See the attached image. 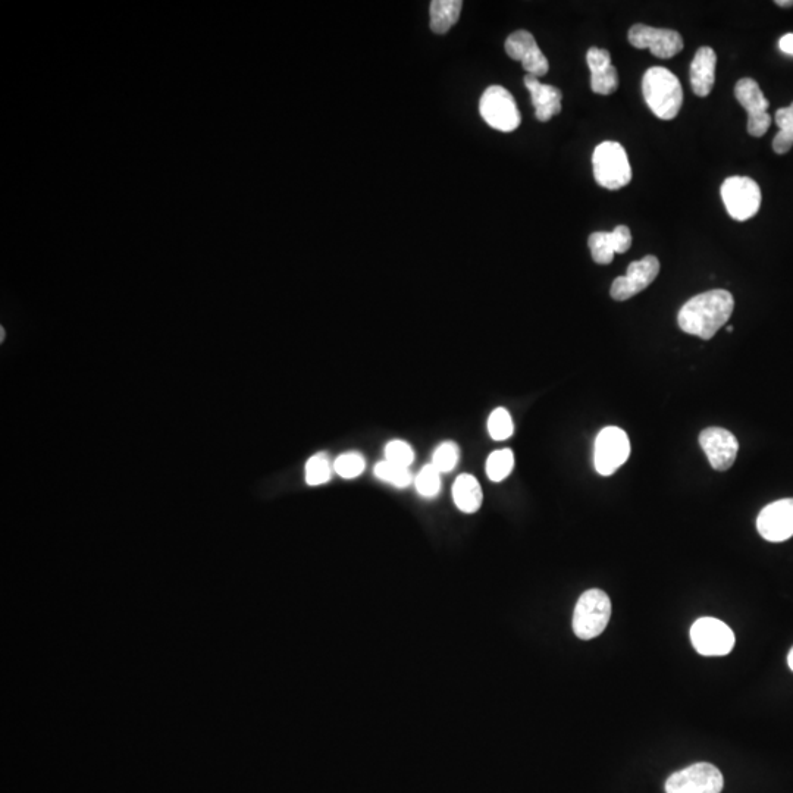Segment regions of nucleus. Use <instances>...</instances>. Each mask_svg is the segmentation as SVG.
<instances>
[{
	"mask_svg": "<svg viewBox=\"0 0 793 793\" xmlns=\"http://www.w3.org/2000/svg\"><path fill=\"white\" fill-rule=\"evenodd\" d=\"M735 309V300L727 290L698 294L683 304L677 315L679 328L689 335L711 340L727 324Z\"/></svg>",
	"mask_w": 793,
	"mask_h": 793,
	"instance_id": "nucleus-1",
	"label": "nucleus"
},
{
	"mask_svg": "<svg viewBox=\"0 0 793 793\" xmlns=\"http://www.w3.org/2000/svg\"><path fill=\"white\" fill-rule=\"evenodd\" d=\"M642 93L651 112L663 121L675 119L682 108V84L667 68L654 67L645 72Z\"/></svg>",
	"mask_w": 793,
	"mask_h": 793,
	"instance_id": "nucleus-2",
	"label": "nucleus"
},
{
	"mask_svg": "<svg viewBox=\"0 0 793 793\" xmlns=\"http://www.w3.org/2000/svg\"><path fill=\"white\" fill-rule=\"evenodd\" d=\"M595 181L607 190H620L632 180V168L625 147L616 141L598 144L592 156Z\"/></svg>",
	"mask_w": 793,
	"mask_h": 793,
	"instance_id": "nucleus-3",
	"label": "nucleus"
},
{
	"mask_svg": "<svg viewBox=\"0 0 793 793\" xmlns=\"http://www.w3.org/2000/svg\"><path fill=\"white\" fill-rule=\"evenodd\" d=\"M611 617V601L601 589H589L579 598L573 613V632L589 641L606 630Z\"/></svg>",
	"mask_w": 793,
	"mask_h": 793,
	"instance_id": "nucleus-4",
	"label": "nucleus"
},
{
	"mask_svg": "<svg viewBox=\"0 0 793 793\" xmlns=\"http://www.w3.org/2000/svg\"><path fill=\"white\" fill-rule=\"evenodd\" d=\"M479 112L491 128L501 133H512L522 122L512 93L501 86H491L485 90L479 102Z\"/></svg>",
	"mask_w": 793,
	"mask_h": 793,
	"instance_id": "nucleus-5",
	"label": "nucleus"
},
{
	"mask_svg": "<svg viewBox=\"0 0 793 793\" xmlns=\"http://www.w3.org/2000/svg\"><path fill=\"white\" fill-rule=\"evenodd\" d=\"M722 199L735 221H748L760 210L761 188L752 178L730 177L724 180Z\"/></svg>",
	"mask_w": 793,
	"mask_h": 793,
	"instance_id": "nucleus-6",
	"label": "nucleus"
},
{
	"mask_svg": "<svg viewBox=\"0 0 793 793\" xmlns=\"http://www.w3.org/2000/svg\"><path fill=\"white\" fill-rule=\"evenodd\" d=\"M691 641L701 655L722 657L735 647V633L722 620L702 617L692 625Z\"/></svg>",
	"mask_w": 793,
	"mask_h": 793,
	"instance_id": "nucleus-7",
	"label": "nucleus"
},
{
	"mask_svg": "<svg viewBox=\"0 0 793 793\" xmlns=\"http://www.w3.org/2000/svg\"><path fill=\"white\" fill-rule=\"evenodd\" d=\"M723 785L722 771L713 764L698 763L672 774L666 782V792L720 793Z\"/></svg>",
	"mask_w": 793,
	"mask_h": 793,
	"instance_id": "nucleus-8",
	"label": "nucleus"
},
{
	"mask_svg": "<svg viewBox=\"0 0 793 793\" xmlns=\"http://www.w3.org/2000/svg\"><path fill=\"white\" fill-rule=\"evenodd\" d=\"M630 456L628 434L617 426H607L595 440L594 463L600 475L610 476L625 465Z\"/></svg>",
	"mask_w": 793,
	"mask_h": 793,
	"instance_id": "nucleus-9",
	"label": "nucleus"
},
{
	"mask_svg": "<svg viewBox=\"0 0 793 793\" xmlns=\"http://www.w3.org/2000/svg\"><path fill=\"white\" fill-rule=\"evenodd\" d=\"M735 96L744 106L748 114V133L754 137H763L769 131L771 117L769 115V100L764 96L763 90L757 81L752 78H742L736 83Z\"/></svg>",
	"mask_w": 793,
	"mask_h": 793,
	"instance_id": "nucleus-10",
	"label": "nucleus"
},
{
	"mask_svg": "<svg viewBox=\"0 0 793 793\" xmlns=\"http://www.w3.org/2000/svg\"><path fill=\"white\" fill-rule=\"evenodd\" d=\"M629 43L636 49H650L660 59H670L683 50V39L675 30L635 24L629 30Z\"/></svg>",
	"mask_w": 793,
	"mask_h": 793,
	"instance_id": "nucleus-11",
	"label": "nucleus"
},
{
	"mask_svg": "<svg viewBox=\"0 0 793 793\" xmlns=\"http://www.w3.org/2000/svg\"><path fill=\"white\" fill-rule=\"evenodd\" d=\"M660 274V260L655 256H645L629 265L625 277H619L611 285V297L616 302H625L630 297L650 287Z\"/></svg>",
	"mask_w": 793,
	"mask_h": 793,
	"instance_id": "nucleus-12",
	"label": "nucleus"
},
{
	"mask_svg": "<svg viewBox=\"0 0 793 793\" xmlns=\"http://www.w3.org/2000/svg\"><path fill=\"white\" fill-rule=\"evenodd\" d=\"M757 529L770 542L788 541L793 537V498L774 501L758 514Z\"/></svg>",
	"mask_w": 793,
	"mask_h": 793,
	"instance_id": "nucleus-13",
	"label": "nucleus"
},
{
	"mask_svg": "<svg viewBox=\"0 0 793 793\" xmlns=\"http://www.w3.org/2000/svg\"><path fill=\"white\" fill-rule=\"evenodd\" d=\"M506 52L514 61L522 62L523 70L528 75L542 77L550 70L548 59L545 58L542 50L539 49L537 40L529 31L519 30L510 34L506 40Z\"/></svg>",
	"mask_w": 793,
	"mask_h": 793,
	"instance_id": "nucleus-14",
	"label": "nucleus"
},
{
	"mask_svg": "<svg viewBox=\"0 0 793 793\" xmlns=\"http://www.w3.org/2000/svg\"><path fill=\"white\" fill-rule=\"evenodd\" d=\"M700 444L714 470H729L738 456L739 443L732 432L723 428H708L701 432Z\"/></svg>",
	"mask_w": 793,
	"mask_h": 793,
	"instance_id": "nucleus-15",
	"label": "nucleus"
},
{
	"mask_svg": "<svg viewBox=\"0 0 793 793\" xmlns=\"http://www.w3.org/2000/svg\"><path fill=\"white\" fill-rule=\"evenodd\" d=\"M588 246L595 263L610 265L616 253L628 252L632 246V234L626 225H619L611 233L598 231L589 235Z\"/></svg>",
	"mask_w": 793,
	"mask_h": 793,
	"instance_id": "nucleus-16",
	"label": "nucleus"
},
{
	"mask_svg": "<svg viewBox=\"0 0 793 793\" xmlns=\"http://www.w3.org/2000/svg\"><path fill=\"white\" fill-rule=\"evenodd\" d=\"M586 62L591 70L592 92L608 96L619 89V74L611 65V55L608 50L591 47L586 53Z\"/></svg>",
	"mask_w": 793,
	"mask_h": 793,
	"instance_id": "nucleus-17",
	"label": "nucleus"
},
{
	"mask_svg": "<svg viewBox=\"0 0 793 793\" xmlns=\"http://www.w3.org/2000/svg\"><path fill=\"white\" fill-rule=\"evenodd\" d=\"M523 83L531 93L532 105H534L535 117L538 121L547 122L560 114L563 94L557 87L542 84L539 78L534 75H526Z\"/></svg>",
	"mask_w": 793,
	"mask_h": 793,
	"instance_id": "nucleus-18",
	"label": "nucleus"
},
{
	"mask_svg": "<svg viewBox=\"0 0 793 793\" xmlns=\"http://www.w3.org/2000/svg\"><path fill=\"white\" fill-rule=\"evenodd\" d=\"M717 55L711 47H700L691 64V86L694 93L707 97L716 83Z\"/></svg>",
	"mask_w": 793,
	"mask_h": 793,
	"instance_id": "nucleus-19",
	"label": "nucleus"
},
{
	"mask_svg": "<svg viewBox=\"0 0 793 793\" xmlns=\"http://www.w3.org/2000/svg\"><path fill=\"white\" fill-rule=\"evenodd\" d=\"M453 498L460 512L476 513L484 500L481 484L472 475H460L453 485Z\"/></svg>",
	"mask_w": 793,
	"mask_h": 793,
	"instance_id": "nucleus-20",
	"label": "nucleus"
},
{
	"mask_svg": "<svg viewBox=\"0 0 793 793\" xmlns=\"http://www.w3.org/2000/svg\"><path fill=\"white\" fill-rule=\"evenodd\" d=\"M463 2L460 0H434L429 6L431 14V30L437 34H445L457 24L462 12Z\"/></svg>",
	"mask_w": 793,
	"mask_h": 793,
	"instance_id": "nucleus-21",
	"label": "nucleus"
},
{
	"mask_svg": "<svg viewBox=\"0 0 793 793\" xmlns=\"http://www.w3.org/2000/svg\"><path fill=\"white\" fill-rule=\"evenodd\" d=\"M774 119L779 133L774 137L773 150L777 155H785L793 147V103L789 108L779 109Z\"/></svg>",
	"mask_w": 793,
	"mask_h": 793,
	"instance_id": "nucleus-22",
	"label": "nucleus"
},
{
	"mask_svg": "<svg viewBox=\"0 0 793 793\" xmlns=\"http://www.w3.org/2000/svg\"><path fill=\"white\" fill-rule=\"evenodd\" d=\"M513 469L514 454L510 448L494 451L488 457L487 466H485L488 478L494 482L504 481L513 472Z\"/></svg>",
	"mask_w": 793,
	"mask_h": 793,
	"instance_id": "nucleus-23",
	"label": "nucleus"
},
{
	"mask_svg": "<svg viewBox=\"0 0 793 793\" xmlns=\"http://www.w3.org/2000/svg\"><path fill=\"white\" fill-rule=\"evenodd\" d=\"M374 472L376 478L397 488L409 487L413 481L409 467L397 466L394 463L387 462V460L376 463Z\"/></svg>",
	"mask_w": 793,
	"mask_h": 793,
	"instance_id": "nucleus-24",
	"label": "nucleus"
},
{
	"mask_svg": "<svg viewBox=\"0 0 793 793\" xmlns=\"http://www.w3.org/2000/svg\"><path fill=\"white\" fill-rule=\"evenodd\" d=\"M488 432L494 441H506L512 437L514 432V423L512 415L509 410L504 407H498L491 413L488 418Z\"/></svg>",
	"mask_w": 793,
	"mask_h": 793,
	"instance_id": "nucleus-25",
	"label": "nucleus"
},
{
	"mask_svg": "<svg viewBox=\"0 0 793 793\" xmlns=\"http://www.w3.org/2000/svg\"><path fill=\"white\" fill-rule=\"evenodd\" d=\"M331 463L325 454H316L306 463V482L312 487L325 484L331 479Z\"/></svg>",
	"mask_w": 793,
	"mask_h": 793,
	"instance_id": "nucleus-26",
	"label": "nucleus"
},
{
	"mask_svg": "<svg viewBox=\"0 0 793 793\" xmlns=\"http://www.w3.org/2000/svg\"><path fill=\"white\" fill-rule=\"evenodd\" d=\"M416 490L425 498H434L441 491V473L432 465L423 466L416 476Z\"/></svg>",
	"mask_w": 793,
	"mask_h": 793,
	"instance_id": "nucleus-27",
	"label": "nucleus"
},
{
	"mask_svg": "<svg viewBox=\"0 0 793 793\" xmlns=\"http://www.w3.org/2000/svg\"><path fill=\"white\" fill-rule=\"evenodd\" d=\"M460 451L454 443H443L435 448L434 456H432L431 465L435 467L440 473H448L457 466L459 462Z\"/></svg>",
	"mask_w": 793,
	"mask_h": 793,
	"instance_id": "nucleus-28",
	"label": "nucleus"
},
{
	"mask_svg": "<svg viewBox=\"0 0 793 793\" xmlns=\"http://www.w3.org/2000/svg\"><path fill=\"white\" fill-rule=\"evenodd\" d=\"M365 467V459L357 453L341 454L334 463L335 472L344 479L357 478V476L362 475Z\"/></svg>",
	"mask_w": 793,
	"mask_h": 793,
	"instance_id": "nucleus-29",
	"label": "nucleus"
},
{
	"mask_svg": "<svg viewBox=\"0 0 793 793\" xmlns=\"http://www.w3.org/2000/svg\"><path fill=\"white\" fill-rule=\"evenodd\" d=\"M385 460L397 466L409 467L415 460V453L406 441L394 440L385 447Z\"/></svg>",
	"mask_w": 793,
	"mask_h": 793,
	"instance_id": "nucleus-30",
	"label": "nucleus"
},
{
	"mask_svg": "<svg viewBox=\"0 0 793 793\" xmlns=\"http://www.w3.org/2000/svg\"><path fill=\"white\" fill-rule=\"evenodd\" d=\"M779 47L783 53H786V55L793 56V33L783 36L782 39H780Z\"/></svg>",
	"mask_w": 793,
	"mask_h": 793,
	"instance_id": "nucleus-31",
	"label": "nucleus"
},
{
	"mask_svg": "<svg viewBox=\"0 0 793 793\" xmlns=\"http://www.w3.org/2000/svg\"><path fill=\"white\" fill-rule=\"evenodd\" d=\"M776 5L783 6V8H786V6H793V0H777Z\"/></svg>",
	"mask_w": 793,
	"mask_h": 793,
	"instance_id": "nucleus-32",
	"label": "nucleus"
},
{
	"mask_svg": "<svg viewBox=\"0 0 793 793\" xmlns=\"http://www.w3.org/2000/svg\"><path fill=\"white\" fill-rule=\"evenodd\" d=\"M788 664H789V667H791V670L793 672V648H792L791 653H789Z\"/></svg>",
	"mask_w": 793,
	"mask_h": 793,
	"instance_id": "nucleus-33",
	"label": "nucleus"
},
{
	"mask_svg": "<svg viewBox=\"0 0 793 793\" xmlns=\"http://www.w3.org/2000/svg\"><path fill=\"white\" fill-rule=\"evenodd\" d=\"M727 331L733 332V327H727Z\"/></svg>",
	"mask_w": 793,
	"mask_h": 793,
	"instance_id": "nucleus-34",
	"label": "nucleus"
}]
</instances>
